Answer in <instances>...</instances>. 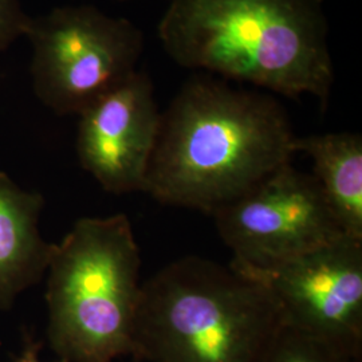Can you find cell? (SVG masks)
Masks as SVG:
<instances>
[{
    "label": "cell",
    "mask_w": 362,
    "mask_h": 362,
    "mask_svg": "<svg viewBox=\"0 0 362 362\" xmlns=\"http://www.w3.org/2000/svg\"><path fill=\"white\" fill-rule=\"evenodd\" d=\"M282 326L262 286L230 264L184 257L144 282L132 356L149 362H259Z\"/></svg>",
    "instance_id": "cell-3"
},
{
    "label": "cell",
    "mask_w": 362,
    "mask_h": 362,
    "mask_svg": "<svg viewBox=\"0 0 362 362\" xmlns=\"http://www.w3.org/2000/svg\"><path fill=\"white\" fill-rule=\"evenodd\" d=\"M259 362H362V351L284 325Z\"/></svg>",
    "instance_id": "cell-11"
},
{
    "label": "cell",
    "mask_w": 362,
    "mask_h": 362,
    "mask_svg": "<svg viewBox=\"0 0 362 362\" xmlns=\"http://www.w3.org/2000/svg\"><path fill=\"white\" fill-rule=\"evenodd\" d=\"M296 137L272 95L194 76L161 113L144 194L212 215L291 163Z\"/></svg>",
    "instance_id": "cell-1"
},
{
    "label": "cell",
    "mask_w": 362,
    "mask_h": 362,
    "mask_svg": "<svg viewBox=\"0 0 362 362\" xmlns=\"http://www.w3.org/2000/svg\"><path fill=\"white\" fill-rule=\"evenodd\" d=\"M157 34L184 69L329 104L336 70L325 0H169Z\"/></svg>",
    "instance_id": "cell-2"
},
{
    "label": "cell",
    "mask_w": 362,
    "mask_h": 362,
    "mask_svg": "<svg viewBox=\"0 0 362 362\" xmlns=\"http://www.w3.org/2000/svg\"><path fill=\"white\" fill-rule=\"evenodd\" d=\"M235 264L266 269L346 235L313 175L293 161L212 214ZM349 238V236H348Z\"/></svg>",
    "instance_id": "cell-6"
},
{
    "label": "cell",
    "mask_w": 362,
    "mask_h": 362,
    "mask_svg": "<svg viewBox=\"0 0 362 362\" xmlns=\"http://www.w3.org/2000/svg\"><path fill=\"white\" fill-rule=\"evenodd\" d=\"M28 21L19 0H0V52L26 34Z\"/></svg>",
    "instance_id": "cell-12"
},
{
    "label": "cell",
    "mask_w": 362,
    "mask_h": 362,
    "mask_svg": "<svg viewBox=\"0 0 362 362\" xmlns=\"http://www.w3.org/2000/svg\"><path fill=\"white\" fill-rule=\"evenodd\" d=\"M272 298L285 326L362 351V240L341 238L285 263H230Z\"/></svg>",
    "instance_id": "cell-7"
},
{
    "label": "cell",
    "mask_w": 362,
    "mask_h": 362,
    "mask_svg": "<svg viewBox=\"0 0 362 362\" xmlns=\"http://www.w3.org/2000/svg\"><path fill=\"white\" fill-rule=\"evenodd\" d=\"M294 151L309 156L314 179L346 236L362 240V137L337 132L296 137Z\"/></svg>",
    "instance_id": "cell-10"
},
{
    "label": "cell",
    "mask_w": 362,
    "mask_h": 362,
    "mask_svg": "<svg viewBox=\"0 0 362 362\" xmlns=\"http://www.w3.org/2000/svg\"><path fill=\"white\" fill-rule=\"evenodd\" d=\"M43 196L0 172V310L13 306L47 272L52 245L39 233Z\"/></svg>",
    "instance_id": "cell-9"
},
{
    "label": "cell",
    "mask_w": 362,
    "mask_h": 362,
    "mask_svg": "<svg viewBox=\"0 0 362 362\" xmlns=\"http://www.w3.org/2000/svg\"><path fill=\"white\" fill-rule=\"evenodd\" d=\"M39 344H35L34 341H28L26 344V348L22 351V354L13 362H40L38 358ZM59 362H69L61 358Z\"/></svg>",
    "instance_id": "cell-13"
},
{
    "label": "cell",
    "mask_w": 362,
    "mask_h": 362,
    "mask_svg": "<svg viewBox=\"0 0 362 362\" xmlns=\"http://www.w3.org/2000/svg\"><path fill=\"white\" fill-rule=\"evenodd\" d=\"M118 1H130V0H118ZM169 1V0H168Z\"/></svg>",
    "instance_id": "cell-14"
},
{
    "label": "cell",
    "mask_w": 362,
    "mask_h": 362,
    "mask_svg": "<svg viewBox=\"0 0 362 362\" xmlns=\"http://www.w3.org/2000/svg\"><path fill=\"white\" fill-rule=\"evenodd\" d=\"M78 117L82 168L110 194L144 192L161 122L149 76L137 70Z\"/></svg>",
    "instance_id": "cell-8"
},
{
    "label": "cell",
    "mask_w": 362,
    "mask_h": 362,
    "mask_svg": "<svg viewBox=\"0 0 362 362\" xmlns=\"http://www.w3.org/2000/svg\"><path fill=\"white\" fill-rule=\"evenodd\" d=\"M31 77L39 101L77 115L137 71L143 31L94 6H64L30 18Z\"/></svg>",
    "instance_id": "cell-5"
},
{
    "label": "cell",
    "mask_w": 362,
    "mask_h": 362,
    "mask_svg": "<svg viewBox=\"0 0 362 362\" xmlns=\"http://www.w3.org/2000/svg\"><path fill=\"white\" fill-rule=\"evenodd\" d=\"M141 257L127 215L78 220L47 264L49 337L69 362L133 354Z\"/></svg>",
    "instance_id": "cell-4"
}]
</instances>
